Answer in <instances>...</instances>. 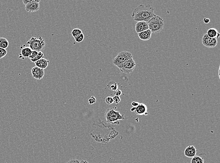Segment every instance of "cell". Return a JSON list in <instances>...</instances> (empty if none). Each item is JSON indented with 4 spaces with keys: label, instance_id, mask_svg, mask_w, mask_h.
I'll return each mask as SVG.
<instances>
[{
    "label": "cell",
    "instance_id": "1",
    "mask_svg": "<svg viewBox=\"0 0 220 163\" xmlns=\"http://www.w3.org/2000/svg\"><path fill=\"white\" fill-rule=\"evenodd\" d=\"M154 8L150 5H140L134 10L132 17L135 21H144L148 23L152 17L155 16Z\"/></svg>",
    "mask_w": 220,
    "mask_h": 163
},
{
    "label": "cell",
    "instance_id": "2",
    "mask_svg": "<svg viewBox=\"0 0 220 163\" xmlns=\"http://www.w3.org/2000/svg\"><path fill=\"white\" fill-rule=\"evenodd\" d=\"M105 117L108 123L117 125L120 124L119 120L125 119L124 114H121L119 112L115 111L112 108H109L107 109L105 113Z\"/></svg>",
    "mask_w": 220,
    "mask_h": 163
},
{
    "label": "cell",
    "instance_id": "3",
    "mask_svg": "<svg viewBox=\"0 0 220 163\" xmlns=\"http://www.w3.org/2000/svg\"><path fill=\"white\" fill-rule=\"evenodd\" d=\"M148 25L152 33H157L163 29L164 23L161 17L155 15L148 22Z\"/></svg>",
    "mask_w": 220,
    "mask_h": 163
},
{
    "label": "cell",
    "instance_id": "4",
    "mask_svg": "<svg viewBox=\"0 0 220 163\" xmlns=\"http://www.w3.org/2000/svg\"><path fill=\"white\" fill-rule=\"evenodd\" d=\"M27 44L29 45V48L32 51L37 52H42L46 46L45 41L41 37L38 39L35 37H32L27 42Z\"/></svg>",
    "mask_w": 220,
    "mask_h": 163
},
{
    "label": "cell",
    "instance_id": "5",
    "mask_svg": "<svg viewBox=\"0 0 220 163\" xmlns=\"http://www.w3.org/2000/svg\"><path fill=\"white\" fill-rule=\"evenodd\" d=\"M132 59H133L132 53L130 52L124 51L119 53L117 57L113 60L112 63L115 66H117Z\"/></svg>",
    "mask_w": 220,
    "mask_h": 163
},
{
    "label": "cell",
    "instance_id": "6",
    "mask_svg": "<svg viewBox=\"0 0 220 163\" xmlns=\"http://www.w3.org/2000/svg\"><path fill=\"white\" fill-rule=\"evenodd\" d=\"M136 63L133 59H130L123 64L117 66L123 73L129 74L133 72L136 67Z\"/></svg>",
    "mask_w": 220,
    "mask_h": 163
},
{
    "label": "cell",
    "instance_id": "7",
    "mask_svg": "<svg viewBox=\"0 0 220 163\" xmlns=\"http://www.w3.org/2000/svg\"><path fill=\"white\" fill-rule=\"evenodd\" d=\"M202 44L207 48H214L217 44V40L209 37L206 34L203 35L202 39Z\"/></svg>",
    "mask_w": 220,
    "mask_h": 163
},
{
    "label": "cell",
    "instance_id": "8",
    "mask_svg": "<svg viewBox=\"0 0 220 163\" xmlns=\"http://www.w3.org/2000/svg\"><path fill=\"white\" fill-rule=\"evenodd\" d=\"M40 0H31L28 4L25 5L26 11L27 12H33L38 11L40 9Z\"/></svg>",
    "mask_w": 220,
    "mask_h": 163
},
{
    "label": "cell",
    "instance_id": "9",
    "mask_svg": "<svg viewBox=\"0 0 220 163\" xmlns=\"http://www.w3.org/2000/svg\"><path fill=\"white\" fill-rule=\"evenodd\" d=\"M31 73L33 78L40 80L43 78L44 77L45 72H44V69H41L40 68L35 66L33 67L31 69Z\"/></svg>",
    "mask_w": 220,
    "mask_h": 163
},
{
    "label": "cell",
    "instance_id": "10",
    "mask_svg": "<svg viewBox=\"0 0 220 163\" xmlns=\"http://www.w3.org/2000/svg\"><path fill=\"white\" fill-rule=\"evenodd\" d=\"M134 112L135 113L139 116H142V115L147 116L149 114L148 111V107L146 106V105L144 103H139V105L135 107Z\"/></svg>",
    "mask_w": 220,
    "mask_h": 163
},
{
    "label": "cell",
    "instance_id": "11",
    "mask_svg": "<svg viewBox=\"0 0 220 163\" xmlns=\"http://www.w3.org/2000/svg\"><path fill=\"white\" fill-rule=\"evenodd\" d=\"M197 150L193 145L188 146L185 150L184 154L187 158H192L196 156Z\"/></svg>",
    "mask_w": 220,
    "mask_h": 163
},
{
    "label": "cell",
    "instance_id": "12",
    "mask_svg": "<svg viewBox=\"0 0 220 163\" xmlns=\"http://www.w3.org/2000/svg\"><path fill=\"white\" fill-rule=\"evenodd\" d=\"M149 29L148 23L144 21L138 22L135 26V30L137 33Z\"/></svg>",
    "mask_w": 220,
    "mask_h": 163
},
{
    "label": "cell",
    "instance_id": "13",
    "mask_svg": "<svg viewBox=\"0 0 220 163\" xmlns=\"http://www.w3.org/2000/svg\"><path fill=\"white\" fill-rule=\"evenodd\" d=\"M152 32L149 29L138 33V36L142 41H148L150 40L152 35Z\"/></svg>",
    "mask_w": 220,
    "mask_h": 163
},
{
    "label": "cell",
    "instance_id": "14",
    "mask_svg": "<svg viewBox=\"0 0 220 163\" xmlns=\"http://www.w3.org/2000/svg\"><path fill=\"white\" fill-rule=\"evenodd\" d=\"M21 53L19 54L20 57H22L23 58H27L29 57L30 53L31 52L32 50L29 47H25V45H22L20 47Z\"/></svg>",
    "mask_w": 220,
    "mask_h": 163
},
{
    "label": "cell",
    "instance_id": "15",
    "mask_svg": "<svg viewBox=\"0 0 220 163\" xmlns=\"http://www.w3.org/2000/svg\"><path fill=\"white\" fill-rule=\"evenodd\" d=\"M49 63V60H47V59L43 58L38 60L34 63L35 64L36 66L44 70V69H46V68L47 67Z\"/></svg>",
    "mask_w": 220,
    "mask_h": 163
},
{
    "label": "cell",
    "instance_id": "16",
    "mask_svg": "<svg viewBox=\"0 0 220 163\" xmlns=\"http://www.w3.org/2000/svg\"><path fill=\"white\" fill-rule=\"evenodd\" d=\"M209 37L213 39H218L220 36V34L216 29L214 28H210L207 30L206 33Z\"/></svg>",
    "mask_w": 220,
    "mask_h": 163
},
{
    "label": "cell",
    "instance_id": "17",
    "mask_svg": "<svg viewBox=\"0 0 220 163\" xmlns=\"http://www.w3.org/2000/svg\"><path fill=\"white\" fill-rule=\"evenodd\" d=\"M107 87L109 90H112L113 91H115L118 89V85L117 82L114 81L109 82L107 84Z\"/></svg>",
    "mask_w": 220,
    "mask_h": 163
},
{
    "label": "cell",
    "instance_id": "18",
    "mask_svg": "<svg viewBox=\"0 0 220 163\" xmlns=\"http://www.w3.org/2000/svg\"><path fill=\"white\" fill-rule=\"evenodd\" d=\"M9 42L5 38H0V48L6 49L9 46Z\"/></svg>",
    "mask_w": 220,
    "mask_h": 163
},
{
    "label": "cell",
    "instance_id": "19",
    "mask_svg": "<svg viewBox=\"0 0 220 163\" xmlns=\"http://www.w3.org/2000/svg\"><path fill=\"white\" fill-rule=\"evenodd\" d=\"M191 163H204V160L201 157L195 156L191 159Z\"/></svg>",
    "mask_w": 220,
    "mask_h": 163
},
{
    "label": "cell",
    "instance_id": "20",
    "mask_svg": "<svg viewBox=\"0 0 220 163\" xmlns=\"http://www.w3.org/2000/svg\"><path fill=\"white\" fill-rule=\"evenodd\" d=\"M43 57H44V54H43V53L41 51L38 52V54L37 56L35 58H33V59H30V60H31V62H32L35 63L37 61H38V60L41 59V58H43Z\"/></svg>",
    "mask_w": 220,
    "mask_h": 163
},
{
    "label": "cell",
    "instance_id": "21",
    "mask_svg": "<svg viewBox=\"0 0 220 163\" xmlns=\"http://www.w3.org/2000/svg\"><path fill=\"white\" fill-rule=\"evenodd\" d=\"M81 33H82L81 30L79 29H78V28H75V29H73L72 31V34L74 38L77 37V36H78V35H81Z\"/></svg>",
    "mask_w": 220,
    "mask_h": 163
},
{
    "label": "cell",
    "instance_id": "22",
    "mask_svg": "<svg viewBox=\"0 0 220 163\" xmlns=\"http://www.w3.org/2000/svg\"><path fill=\"white\" fill-rule=\"evenodd\" d=\"M74 39H75L76 42H78V43L81 42L84 39V35L83 33H81V35H79L78 36H77V37L75 38Z\"/></svg>",
    "mask_w": 220,
    "mask_h": 163
},
{
    "label": "cell",
    "instance_id": "23",
    "mask_svg": "<svg viewBox=\"0 0 220 163\" xmlns=\"http://www.w3.org/2000/svg\"><path fill=\"white\" fill-rule=\"evenodd\" d=\"M7 54V51L5 49L0 48V59L3 58Z\"/></svg>",
    "mask_w": 220,
    "mask_h": 163
},
{
    "label": "cell",
    "instance_id": "24",
    "mask_svg": "<svg viewBox=\"0 0 220 163\" xmlns=\"http://www.w3.org/2000/svg\"><path fill=\"white\" fill-rule=\"evenodd\" d=\"M105 101L106 104L108 105H110L114 103L113 99L112 97H106Z\"/></svg>",
    "mask_w": 220,
    "mask_h": 163
},
{
    "label": "cell",
    "instance_id": "25",
    "mask_svg": "<svg viewBox=\"0 0 220 163\" xmlns=\"http://www.w3.org/2000/svg\"><path fill=\"white\" fill-rule=\"evenodd\" d=\"M38 53V52L36 51H32L31 52L29 57H28V58L30 59H33L37 56Z\"/></svg>",
    "mask_w": 220,
    "mask_h": 163
},
{
    "label": "cell",
    "instance_id": "26",
    "mask_svg": "<svg viewBox=\"0 0 220 163\" xmlns=\"http://www.w3.org/2000/svg\"><path fill=\"white\" fill-rule=\"evenodd\" d=\"M113 99L114 103H115V104H118L119 103H120V102L121 101V98L120 97H118V96H115L113 97Z\"/></svg>",
    "mask_w": 220,
    "mask_h": 163
},
{
    "label": "cell",
    "instance_id": "27",
    "mask_svg": "<svg viewBox=\"0 0 220 163\" xmlns=\"http://www.w3.org/2000/svg\"><path fill=\"white\" fill-rule=\"evenodd\" d=\"M96 98L93 96H92L91 97V98H89L88 100V103L89 105H92V104H94L96 103Z\"/></svg>",
    "mask_w": 220,
    "mask_h": 163
},
{
    "label": "cell",
    "instance_id": "28",
    "mask_svg": "<svg viewBox=\"0 0 220 163\" xmlns=\"http://www.w3.org/2000/svg\"><path fill=\"white\" fill-rule=\"evenodd\" d=\"M66 163H80V161L77 159H72L69 160Z\"/></svg>",
    "mask_w": 220,
    "mask_h": 163
},
{
    "label": "cell",
    "instance_id": "29",
    "mask_svg": "<svg viewBox=\"0 0 220 163\" xmlns=\"http://www.w3.org/2000/svg\"><path fill=\"white\" fill-rule=\"evenodd\" d=\"M122 91L121 90H119V89H118L114 92L115 94V96H118V97H120L122 94Z\"/></svg>",
    "mask_w": 220,
    "mask_h": 163
},
{
    "label": "cell",
    "instance_id": "30",
    "mask_svg": "<svg viewBox=\"0 0 220 163\" xmlns=\"http://www.w3.org/2000/svg\"><path fill=\"white\" fill-rule=\"evenodd\" d=\"M210 21V20L209 18H204V20H203V22H204V23L206 24H208V23H209Z\"/></svg>",
    "mask_w": 220,
    "mask_h": 163
},
{
    "label": "cell",
    "instance_id": "31",
    "mask_svg": "<svg viewBox=\"0 0 220 163\" xmlns=\"http://www.w3.org/2000/svg\"><path fill=\"white\" fill-rule=\"evenodd\" d=\"M139 103H138V102H133L132 103V105L133 107H136V106H137L139 105Z\"/></svg>",
    "mask_w": 220,
    "mask_h": 163
},
{
    "label": "cell",
    "instance_id": "32",
    "mask_svg": "<svg viewBox=\"0 0 220 163\" xmlns=\"http://www.w3.org/2000/svg\"><path fill=\"white\" fill-rule=\"evenodd\" d=\"M31 0H23L22 2H23V3H24V5H26L27 4H28L29 2H31Z\"/></svg>",
    "mask_w": 220,
    "mask_h": 163
},
{
    "label": "cell",
    "instance_id": "33",
    "mask_svg": "<svg viewBox=\"0 0 220 163\" xmlns=\"http://www.w3.org/2000/svg\"><path fill=\"white\" fill-rule=\"evenodd\" d=\"M80 163H89L87 160H83L80 161Z\"/></svg>",
    "mask_w": 220,
    "mask_h": 163
},
{
    "label": "cell",
    "instance_id": "34",
    "mask_svg": "<svg viewBox=\"0 0 220 163\" xmlns=\"http://www.w3.org/2000/svg\"><path fill=\"white\" fill-rule=\"evenodd\" d=\"M135 109V107H133L130 109V111H131V112H133V111H134Z\"/></svg>",
    "mask_w": 220,
    "mask_h": 163
}]
</instances>
